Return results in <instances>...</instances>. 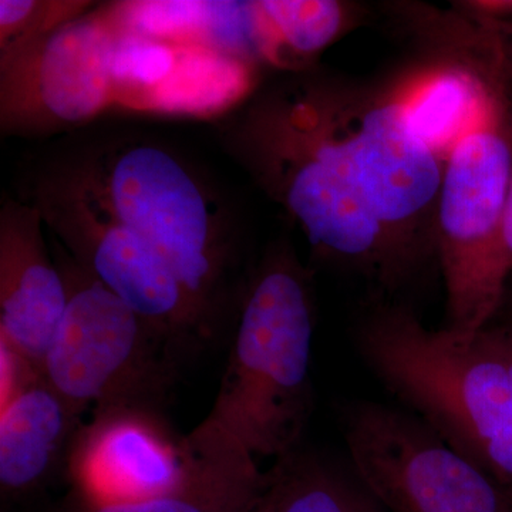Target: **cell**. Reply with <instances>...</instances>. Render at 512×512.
Segmentation results:
<instances>
[{
    "label": "cell",
    "mask_w": 512,
    "mask_h": 512,
    "mask_svg": "<svg viewBox=\"0 0 512 512\" xmlns=\"http://www.w3.org/2000/svg\"><path fill=\"white\" fill-rule=\"evenodd\" d=\"M291 74L256 87L222 117V146L298 224L316 254L397 291L412 275L350 181L319 73Z\"/></svg>",
    "instance_id": "1"
},
{
    "label": "cell",
    "mask_w": 512,
    "mask_h": 512,
    "mask_svg": "<svg viewBox=\"0 0 512 512\" xmlns=\"http://www.w3.org/2000/svg\"><path fill=\"white\" fill-rule=\"evenodd\" d=\"M45 173L150 245L210 335L235 265L234 225L187 157L154 138L124 136L80 148Z\"/></svg>",
    "instance_id": "2"
},
{
    "label": "cell",
    "mask_w": 512,
    "mask_h": 512,
    "mask_svg": "<svg viewBox=\"0 0 512 512\" xmlns=\"http://www.w3.org/2000/svg\"><path fill=\"white\" fill-rule=\"evenodd\" d=\"M353 342L409 412L512 487V326L431 330L412 309L379 303L359 320Z\"/></svg>",
    "instance_id": "3"
},
{
    "label": "cell",
    "mask_w": 512,
    "mask_h": 512,
    "mask_svg": "<svg viewBox=\"0 0 512 512\" xmlns=\"http://www.w3.org/2000/svg\"><path fill=\"white\" fill-rule=\"evenodd\" d=\"M312 291L311 272L281 242L266 252L245 292L208 419L254 457L278 461L301 448L313 410Z\"/></svg>",
    "instance_id": "4"
},
{
    "label": "cell",
    "mask_w": 512,
    "mask_h": 512,
    "mask_svg": "<svg viewBox=\"0 0 512 512\" xmlns=\"http://www.w3.org/2000/svg\"><path fill=\"white\" fill-rule=\"evenodd\" d=\"M507 90H497L444 164L436 258L446 288L447 329L476 332L503 306L512 275L504 251L512 174Z\"/></svg>",
    "instance_id": "5"
},
{
    "label": "cell",
    "mask_w": 512,
    "mask_h": 512,
    "mask_svg": "<svg viewBox=\"0 0 512 512\" xmlns=\"http://www.w3.org/2000/svg\"><path fill=\"white\" fill-rule=\"evenodd\" d=\"M319 83L350 181L413 278L437 261L446 163L414 133L390 86H353L325 74Z\"/></svg>",
    "instance_id": "6"
},
{
    "label": "cell",
    "mask_w": 512,
    "mask_h": 512,
    "mask_svg": "<svg viewBox=\"0 0 512 512\" xmlns=\"http://www.w3.org/2000/svg\"><path fill=\"white\" fill-rule=\"evenodd\" d=\"M60 249L69 299L42 379L79 417L90 407L154 409L167 376L157 350L164 336Z\"/></svg>",
    "instance_id": "7"
},
{
    "label": "cell",
    "mask_w": 512,
    "mask_h": 512,
    "mask_svg": "<svg viewBox=\"0 0 512 512\" xmlns=\"http://www.w3.org/2000/svg\"><path fill=\"white\" fill-rule=\"evenodd\" d=\"M339 423L357 480L384 512H512V487L416 414L352 400Z\"/></svg>",
    "instance_id": "8"
},
{
    "label": "cell",
    "mask_w": 512,
    "mask_h": 512,
    "mask_svg": "<svg viewBox=\"0 0 512 512\" xmlns=\"http://www.w3.org/2000/svg\"><path fill=\"white\" fill-rule=\"evenodd\" d=\"M119 6L106 3L0 56V130L47 137L117 107L114 55Z\"/></svg>",
    "instance_id": "9"
},
{
    "label": "cell",
    "mask_w": 512,
    "mask_h": 512,
    "mask_svg": "<svg viewBox=\"0 0 512 512\" xmlns=\"http://www.w3.org/2000/svg\"><path fill=\"white\" fill-rule=\"evenodd\" d=\"M64 251L165 339L202 333L171 269L130 229L77 197L43 171L30 200Z\"/></svg>",
    "instance_id": "10"
},
{
    "label": "cell",
    "mask_w": 512,
    "mask_h": 512,
    "mask_svg": "<svg viewBox=\"0 0 512 512\" xmlns=\"http://www.w3.org/2000/svg\"><path fill=\"white\" fill-rule=\"evenodd\" d=\"M67 470L74 498L128 503L170 490L183 473V437H175L150 407L94 413L77 431Z\"/></svg>",
    "instance_id": "11"
},
{
    "label": "cell",
    "mask_w": 512,
    "mask_h": 512,
    "mask_svg": "<svg viewBox=\"0 0 512 512\" xmlns=\"http://www.w3.org/2000/svg\"><path fill=\"white\" fill-rule=\"evenodd\" d=\"M39 211L26 200H6L0 210V343L35 367L43 359L66 311L67 293L53 264Z\"/></svg>",
    "instance_id": "12"
},
{
    "label": "cell",
    "mask_w": 512,
    "mask_h": 512,
    "mask_svg": "<svg viewBox=\"0 0 512 512\" xmlns=\"http://www.w3.org/2000/svg\"><path fill=\"white\" fill-rule=\"evenodd\" d=\"M268 485L241 441L207 417L183 437V473L170 490L128 503L74 498L67 512H251Z\"/></svg>",
    "instance_id": "13"
},
{
    "label": "cell",
    "mask_w": 512,
    "mask_h": 512,
    "mask_svg": "<svg viewBox=\"0 0 512 512\" xmlns=\"http://www.w3.org/2000/svg\"><path fill=\"white\" fill-rule=\"evenodd\" d=\"M73 413L40 377L20 390L0 413V488L3 498L40 490L63 460L69 461L76 423Z\"/></svg>",
    "instance_id": "14"
},
{
    "label": "cell",
    "mask_w": 512,
    "mask_h": 512,
    "mask_svg": "<svg viewBox=\"0 0 512 512\" xmlns=\"http://www.w3.org/2000/svg\"><path fill=\"white\" fill-rule=\"evenodd\" d=\"M258 63L296 73L355 22L356 8L336 0H259L248 2Z\"/></svg>",
    "instance_id": "15"
},
{
    "label": "cell",
    "mask_w": 512,
    "mask_h": 512,
    "mask_svg": "<svg viewBox=\"0 0 512 512\" xmlns=\"http://www.w3.org/2000/svg\"><path fill=\"white\" fill-rule=\"evenodd\" d=\"M268 474L272 512H384L357 478L302 447Z\"/></svg>",
    "instance_id": "16"
},
{
    "label": "cell",
    "mask_w": 512,
    "mask_h": 512,
    "mask_svg": "<svg viewBox=\"0 0 512 512\" xmlns=\"http://www.w3.org/2000/svg\"><path fill=\"white\" fill-rule=\"evenodd\" d=\"M96 8L84 0H2L0 56L53 32Z\"/></svg>",
    "instance_id": "17"
},
{
    "label": "cell",
    "mask_w": 512,
    "mask_h": 512,
    "mask_svg": "<svg viewBox=\"0 0 512 512\" xmlns=\"http://www.w3.org/2000/svg\"><path fill=\"white\" fill-rule=\"evenodd\" d=\"M497 33L498 46H500L501 64L507 87L508 100L512 104V25L503 20H488Z\"/></svg>",
    "instance_id": "18"
},
{
    "label": "cell",
    "mask_w": 512,
    "mask_h": 512,
    "mask_svg": "<svg viewBox=\"0 0 512 512\" xmlns=\"http://www.w3.org/2000/svg\"><path fill=\"white\" fill-rule=\"evenodd\" d=\"M508 133H510L512 144V104L508 107ZM503 241L505 256H507L508 265L512 271V174L510 188H508L507 201H505L504 222H503Z\"/></svg>",
    "instance_id": "19"
},
{
    "label": "cell",
    "mask_w": 512,
    "mask_h": 512,
    "mask_svg": "<svg viewBox=\"0 0 512 512\" xmlns=\"http://www.w3.org/2000/svg\"><path fill=\"white\" fill-rule=\"evenodd\" d=\"M507 312V319L501 320V322L507 323L512 326V275L510 282H508L507 291H505L503 306H501L500 312Z\"/></svg>",
    "instance_id": "20"
},
{
    "label": "cell",
    "mask_w": 512,
    "mask_h": 512,
    "mask_svg": "<svg viewBox=\"0 0 512 512\" xmlns=\"http://www.w3.org/2000/svg\"><path fill=\"white\" fill-rule=\"evenodd\" d=\"M251 512H272V505L271 501H269L268 490H266V493L264 495V498H262L261 503L256 505L254 510H252Z\"/></svg>",
    "instance_id": "21"
}]
</instances>
